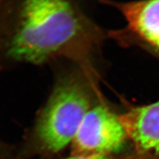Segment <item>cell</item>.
<instances>
[{
    "label": "cell",
    "mask_w": 159,
    "mask_h": 159,
    "mask_svg": "<svg viewBox=\"0 0 159 159\" xmlns=\"http://www.w3.org/2000/svg\"><path fill=\"white\" fill-rule=\"evenodd\" d=\"M128 136L116 112L105 101L88 111L71 142V156H98L119 154Z\"/></svg>",
    "instance_id": "3957f363"
},
{
    "label": "cell",
    "mask_w": 159,
    "mask_h": 159,
    "mask_svg": "<svg viewBox=\"0 0 159 159\" xmlns=\"http://www.w3.org/2000/svg\"><path fill=\"white\" fill-rule=\"evenodd\" d=\"M108 38L76 0H0V71L67 61L100 74Z\"/></svg>",
    "instance_id": "6da1fadb"
},
{
    "label": "cell",
    "mask_w": 159,
    "mask_h": 159,
    "mask_svg": "<svg viewBox=\"0 0 159 159\" xmlns=\"http://www.w3.org/2000/svg\"><path fill=\"white\" fill-rule=\"evenodd\" d=\"M16 149L0 141V159H16Z\"/></svg>",
    "instance_id": "52a82bcc"
},
{
    "label": "cell",
    "mask_w": 159,
    "mask_h": 159,
    "mask_svg": "<svg viewBox=\"0 0 159 159\" xmlns=\"http://www.w3.org/2000/svg\"><path fill=\"white\" fill-rule=\"evenodd\" d=\"M120 119L136 159H159V100L130 105Z\"/></svg>",
    "instance_id": "5b68a950"
},
{
    "label": "cell",
    "mask_w": 159,
    "mask_h": 159,
    "mask_svg": "<svg viewBox=\"0 0 159 159\" xmlns=\"http://www.w3.org/2000/svg\"><path fill=\"white\" fill-rule=\"evenodd\" d=\"M101 75L67 61L57 71L50 95L16 151V159L52 156L72 142L85 114L105 101Z\"/></svg>",
    "instance_id": "7a4b0ae2"
},
{
    "label": "cell",
    "mask_w": 159,
    "mask_h": 159,
    "mask_svg": "<svg viewBox=\"0 0 159 159\" xmlns=\"http://www.w3.org/2000/svg\"><path fill=\"white\" fill-rule=\"evenodd\" d=\"M124 17L123 28L108 32L109 39L123 47H137L159 60V0L116 2L102 0Z\"/></svg>",
    "instance_id": "277c9868"
},
{
    "label": "cell",
    "mask_w": 159,
    "mask_h": 159,
    "mask_svg": "<svg viewBox=\"0 0 159 159\" xmlns=\"http://www.w3.org/2000/svg\"><path fill=\"white\" fill-rule=\"evenodd\" d=\"M64 159H136L133 155L131 150L127 153H119L114 155H109V156H90V157H83V156H71L69 158Z\"/></svg>",
    "instance_id": "8992f818"
}]
</instances>
